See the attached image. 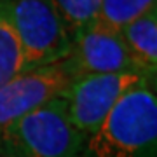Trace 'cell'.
Segmentation results:
<instances>
[{
    "label": "cell",
    "instance_id": "cell-1",
    "mask_svg": "<svg viewBox=\"0 0 157 157\" xmlns=\"http://www.w3.org/2000/svg\"><path fill=\"white\" fill-rule=\"evenodd\" d=\"M82 157H157L155 84L141 82L129 89L87 136Z\"/></svg>",
    "mask_w": 157,
    "mask_h": 157
},
{
    "label": "cell",
    "instance_id": "cell-2",
    "mask_svg": "<svg viewBox=\"0 0 157 157\" xmlns=\"http://www.w3.org/2000/svg\"><path fill=\"white\" fill-rule=\"evenodd\" d=\"M86 138L61 96L23 115L0 135V157H82Z\"/></svg>",
    "mask_w": 157,
    "mask_h": 157
},
{
    "label": "cell",
    "instance_id": "cell-3",
    "mask_svg": "<svg viewBox=\"0 0 157 157\" xmlns=\"http://www.w3.org/2000/svg\"><path fill=\"white\" fill-rule=\"evenodd\" d=\"M23 54L25 70L49 67L72 52V33L52 0H2Z\"/></svg>",
    "mask_w": 157,
    "mask_h": 157
},
{
    "label": "cell",
    "instance_id": "cell-4",
    "mask_svg": "<svg viewBox=\"0 0 157 157\" xmlns=\"http://www.w3.org/2000/svg\"><path fill=\"white\" fill-rule=\"evenodd\" d=\"M141 82L150 80L138 72L77 75L61 94L70 122L86 138L91 136L103 124L117 101Z\"/></svg>",
    "mask_w": 157,
    "mask_h": 157
},
{
    "label": "cell",
    "instance_id": "cell-5",
    "mask_svg": "<svg viewBox=\"0 0 157 157\" xmlns=\"http://www.w3.org/2000/svg\"><path fill=\"white\" fill-rule=\"evenodd\" d=\"M75 78L67 59L25 70L0 87V135L23 115L33 112L54 98H59Z\"/></svg>",
    "mask_w": 157,
    "mask_h": 157
},
{
    "label": "cell",
    "instance_id": "cell-6",
    "mask_svg": "<svg viewBox=\"0 0 157 157\" xmlns=\"http://www.w3.org/2000/svg\"><path fill=\"white\" fill-rule=\"evenodd\" d=\"M67 61L70 63L75 77L84 73H141L121 32L98 19L73 33L72 52Z\"/></svg>",
    "mask_w": 157,
    "mask_h": 157
},
{
    "label": "cell",
    "instance_id": "cell-7",
    "mask_svg": "<svg viewBox=\"0 0 157 157\" xmlns=\"http://www.w3.org/2000/svg\"><path fill=\"white\" fill-rule=\"evenodd\" d=\"M133 59L148 80H157V7L147 11L121 30Z\"/></svg>",
    "mask_w": 157,
    "mask_h": 157
},
{
    "label": "cell",
    "instance_id": "cell-8",
    "mask_svg": "<svg viewBox=\"0 0 157 157\" xmlns=\"http://www.w3.org/2000/svg\"><path fill=\"white\" fill-rule=\"evenodd\" d=\"M25 72L21 47L7 16L6 6L0 0V87Z\"/></svg>",
    "mask_w": 157,
    "mask_h": 157
},
{
    "label": "cell",
    "instance_id": "cell-9",
    "mask_svg": "<svg viewBox=\"0 0 157 157\" xmlns=\"http://www.w3.org/2000/svg\"><path fill=\"white\" fill-rule=\"evenodd\" d=\"M154 7H157V0H101L98 21L121 32L128 23Z\"/></svg>",
    "mask_w": 157,
    "mask_h": 157
},
{
    "label": "cell",
    "instance_id": "cell-10",
    "mask_svg": "<svg viewBox=\"0 0 157 157\" xmlns=\"http://www.w3.org/2000/svg\"><path fill=\"white\" fill-rule=\"evenodd\" d=\"M63 21L67 23L70 33L78 32L100 16L101 0H52Z\"/></svg>",
    "mask_w": 157,
    "mask_h": 157
}]
</instances>
